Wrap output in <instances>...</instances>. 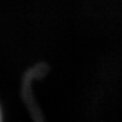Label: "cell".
<instances>
[{"mask_svg": "<svg viewBox=\"0 0 122 122\" xmlns=\"http://www.w3.org/2000/svg\"><path fill=\"white\" fill-rule=\"evenodd\" d=\"M0 122H1V112H0Z\"/></svg>", "mask_w": 122, "mask_h": 122, "instance_id": "cell-1", "label": "cell"}]
</instances>
